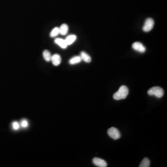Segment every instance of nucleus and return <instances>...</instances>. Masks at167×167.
<instances>
[{
	"label": "nucleus",
	"mask_w": 167,
	"mask_h": 167,
	"mask_svg": "<svg viewBox=\"0 0 167 167\" xmlns=\"http://www.w3.org/2000/svg\"><path fill=\"white\" fill-rule=\"evenodd\" d=\"M129 94V89L126 86H122L119 88L118 92L114 94L113 99L116 100L126 99Z\"/></svg>",
	"instance_id": "f257e3e1"
},
{
	"label": "nucleus",
	"mask_w": 167,
	"mask_h": 167,
	"mask_svg": "<svg viewBox=\"0 0 167 167\" xmlns=\"http://www.w3.org/2000/svg\"><path fill=\"white\" fill-rule=\"evenodd\" d=\"M148 94L150 96H154L157 98H161L164 96V90L161 87L154 86L148 90Z\"/></svg>",
	"instance_id": "f03ea898"
},
{
	"label": "nucleus",
	"mask_w": 167,
	"mask_h": 167,
	"mask_svg": "<svg viewBox=\"0 0 167 167\" xmlns=\"http://www.w3.org/2000/svg\"><path fill=\"white\" fill-rule=\"evenodd\" d=\"M108 134L111 138L114 140H117L120 138L121 134L118 129L115 127H111L108 130Z\"/></svg>",
	"instance_id": "7ed1b4c3"
},
{
	"label": "nucleus",
	"mask_w": 167,
	"mask_h": 167,
	"mask_svg": "<svg viewBox=\"0 0 167 167\" xmlns=\"http://www.w3.org/2000/svg\"><path fill=\"white\" fill-rule=\"evenodd\" d=\"M154 25V21L153 19L150 18L147 19L144 22V25L143 28V31L145 32H148L149 31H151L153 28Z\"/></svg>",
	"instance_id": "20e7f679"
},
{
	"label": "nucleus",
	"mask_w": 167,
	"mask_h": 167,
	"mask_svg": "<svg viewBox=\"0 0 167 167\" xmlns=\"http://www.w3.org/2000/svg\"><path fill=\"white\" fill-rule=\"evenodd\" d=\"M132 47L135 50L140 52V53H144L146 51L145 47L143 46V44L139 42H135L132 44Z\"/></svg>",
	"instance_id": "39448f33"
},
{
	"label": "nucleus",
	"mask_w": 167,
	"mask_h": 167,
	"mask_svg": "<svg viewBox=\"0 0 167 167\" xmlns=\"http://www.w3.org/2000/svg\"><path fill=\"white\" fill-rule=\"evenodd\" d=\"M93 162L94 165L99 167H106L107 166V164L106 162L100 158L95 157L93 160Z\"/></svg>",
	"instance_id": "423d86ee"
},
{
	"label": "nucleus",
	"mask_w": 167,
	"mask_h": 167,
	"mask_svg": "<svg viewBox=\"0 0 167 167\" xmlns=\"http://www.w3.org/2000/svg\"><path fill=\"white\" fill-rule=\"evenodd\" d=\"M51 61L54 66H58L61 62V58L58 54H54L51 56Z\"/></svg>",
	"instance_id": "0eeeda50"
},
{
	"label": "nucleus",
	"mask_w": 167,
	"mask_h": 167,
	"mask_svg": "<svg viewBox=\"0 0 167 167\" xmlns=\"http://www.w3.org/2000/svg\"><path fill=\"white\" fill-rule=\"evenodd\" d=\"M54 42L57 45L60 46L61 48H63V49H65L68 46L66 43L65 40H64V39H61V38H56L54 40Z\"/></svg>",
	"instance_id": "6e6552de"
},
{
	"label": "nucleus",
	"mask_w": 167,
	"mask_h": 167,
	"mask_svg": "<svg viewBox=\"0 0 167 167\" xmlns=\"http://www.w3.org/2000/svg\"><path fill=\"white\" fill-rule=\"evenodd\" d=\"M80 56L82 61H83L86 63H90L92 61V58L85 51H81L80 53Z\"/></svg>",
	"instance_id": "1a4fd4ad"
},
{
	"label": "nucleus",
	"mask_w": 167,
	"mask_h": 167,
	"mask_svg": "<svg viewBox=\"0 0 167 167\" xmlns=\"http://www.w3.org/2000/svg\"><path fill=\"white\" fill-rule=\"evenodd\" d=\"M76 39H77V36L75 35L72 34V35L68 36L65 39V41L67 46H69L74 42Z\"/></svg>",
	"instance_id": "9d476101"
},
{
	"label": "nucleus",
	"mask_w": 167,
	"mask_h": 167,
	"mask_svg": "<svg viewBox=\"0 0 167 167\" xmlns=\"http://www.w3.org/2000/svg\"><path fill=\"white\" fill-rule=\"evenodd\" d=\"M81 58L80 57V56H76L72 58L69 61V63L70 65H73L77 64L78 63L81 62Z\"/></svg>",
	"instance_id": "9b49d317"
},
{
	"label": "nucleus",
	"mask_w": 167,
	"mask_h": 167,
	"mask_svg": "<svg viewBox=\"0 0 167 167\" xmlns=\"http://www.w3.org/2000/svg\"><path fill=\"white\" fill-rule=\"evenodd\" d=\"M59 29H60V33L62 35H65L68 32V26L67 24L65 23L62 24Z\"/></svg>",
	"instance_id": "f8f14e48"
},
{
	"label": "nucleus",
	"mask_w": 167,
	"mask_h": 167,
	"mask_svg": "<svg viewBox=\"0 0 167 167\" xmlns=\"http://www.w3.org/2000/svg\"><path fill=\"white\" fill-rule=\"evenodd\" d=\"M44 59L47 62H50L51 60V55L50 52L47 50H45L43 52Z\"/></svg>",
	"instance_id": "ddd939ff"
},
{
	"label": "nucleus",
	"mask_w": 167,
	"mask_h": 167,
	"mask_svg": "<svg viewBox=\"0 0 167 167\" xmlns=\"http://www.w3.org/2000/svg\"><path fill=\"white\" fill-rule=\"evenodd\" d=\"M150 166V161L147 157L142 160L139 165L140 167H149Z\"/></svg>",
	"instance_id": "4468645a"
},
{
	"label": "nucleus",
	"mask_w": 167,
	"mask_h": 167,
	"mask_svg": "<svg viewBox=\"0 0 167 167\" xmlns=\"http://www.w3.org/2000/svg\"><path fill=\"white\" fill-rule=\"evenodd\" d=\"M60 33V29L58 27H55L51 30L50 33V36L51 38H54L58 35Z\"/></svg>",
	"instance_id": "2eb2a0df"
},
{
	"label": "nucleus",
	"mask_w": 167,
	"mask_h": 167,
	"mask_svg": "<svg viewBox=\"0 0 167 167\" xmlns=\"http://www.w3.org/2000/svg\"><path fill=\"white\" fill-rule=\"evenodd\" d=\"M20 126L23 128H26L27 127L29 126V122H28V120H26V119H23L22 120L21 122V123L19 124Z\"/></svg>",
	"instance_id": "dca6fc26"
},
{
	"label": "nucleus",
	"mask_w": 167,
	"mask_h": 167,
	"mask_svg": "<svg viewBox=\"0 0 167 167\" xmlns=\"http://www.w3.org/2000/svg\"><path fill=\"white\" fill-rule=\"evenodd\" d=\"M12 128H13V129L15 131L18 130L20 128V125L19 123L17 121L13 122L12 123Z\"/></svg>",
	"instance_id": "f3484780"
}]
</instances>
